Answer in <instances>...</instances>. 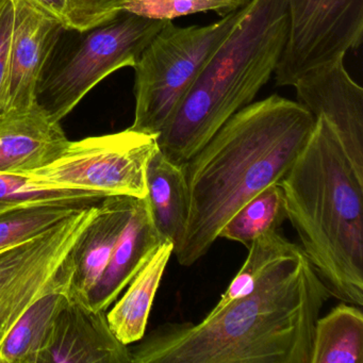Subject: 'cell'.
Segmentation results:
<instances>
[{"label": "cell", "mask_w": 363, "mask_h": 363, "mask_svg": "<svg viewBox=\"0 0 363 363\" xmlns=\"http://www.w3.org/2000/svg\"><path fill=\"white\" fill-rule=\"evenodd\" d=\"M301 246L274 261L254 290L199 324L165 323L131 348V363H310L330 297Z\"/></svg>", "instance_id": "1"}, {"label": "cell", "mask_w": 363, "mask_h": 363, "mask_svg": "<svg viewBox=\"0 0 363 363\" xmlns=\"http://www.w3.org/2000/svg\"><path fill=\"white\" fill-rule=\"evenodd\" d=\"M315 121L298 101L272 95L233 114L182 165L190 211L184 239L173 252L180 265L191 267L203 258L247 201L281 182Z\"/></svg>", "instance_id": "2"}, {"label": "cell", "mask_w": 363, "mask_h": 363, "mask_svg": "<svg viewBox=\"0 0 363 363\" xmlns=\"http://www.w3.org/2000/svg\"><path fill=\"white\" fill-rule=\"evenodd\" d=\"M286 218L331 296L363 305V179L323 116L279 182Z\"/></svg>", "instance_id": "3"}, {"label": "cell", "mask_w": 363, "mask_h": 363, "mask_svg": "<svg viewBox=\"0 0 363 363\" xmlns=\"http://www.w3.org/2000/svg\"><path fill=\"white\" fill-rule=\"evenodd\" d=\"M288 33V0H250L158 135L165 158L184 165L252 103L275 74Z\"/></svg>", "instance_id": "4"}, {"label": "cell", "mask_w": 363, "mask_h": 363, "mask_svg": "<svg viewBox=\"0 0 363 363\" xmlns=\"http://www.w3.org/2000/svg\"><path fill=\"white\" fill-rule=\"evenodd\" d=\"M167 23L121 11L86 30L65 29L44 67L38 105L61 122L108 76L135 67Z\"/></svg>", "instance_id": "5"}, {"label": "cell", "mask_w": 363, "mask_h": 363, "mask_svg": "<svg viewBox=\"0 0 363 363\" xmlns=\"http://www.w3.org/2000/svg\"><path fill=\"white\" fill-rule=\"evenodd\" d=\"M244 7L206 26L167 22L135 65V120L130 128L160 135L216 48L228 37Z\"/></svg>", "instance_id": "6"}, {"label": "cell", "mask_w": 363, "mask_h": 363, "mask_svg": "<svg viewBox=\"0 0 363 363\" xmlns=\"http://www.w3.org/2000/svg\"><path fill=\"white\" fill-rule=\"evenodd\" d=\"M158 150V135L129 127L120 133L69 141L52 162L25 174L67 190L144 199L147 196L146 169Z\"/></svg>", "instance_id": "7"}, {"label": "cell", "mask_w": 363, "mask_h": 363, "mask_svg": "<svg viewBox=\"0 0 363 363\" xmlns=\"http://www.w3.org/2000/svg\"><path fill=\"white\" fill-rule=\"evenodd\" d=\"M101 201L0 250V344L40 296L73 274L72 250L96 216Z\"/></svg>", "instance_id": "8"}, {"label": "cell", "mask_w": 363, "mask_h": 363, "mask_svg": "<svg viewBox=\"0 0 363 363\" xmlns=\"http://www.w3.org/2000/svg\"><path fill=\"white\" fill-rule=\"evenodd\" d=\"M289 33L276 84L293 86L362 43L363 0H288Z\"/></svg>", "instance_id": "9"}, {"label": "cell", "mask_w": 363, "mask_h": 363, "mask_svg": "<svg viewBox=\"0 0 363 363\" xmlns=\"http://www.w3.org/2000/svg\"><path fill=\"white\" fill-rule=\"evenodd\" d=\"M339 57L294 84L297 101L333 127L354 171L363 179V89Z\"/></svg>", "instance_id": "10"}, {"label": "cell", "mask_w": 363, "mask_h": 363, "mask_svg": "<svg viewBox=\"0 0 363 363\" xmlns=\"http://www.w3.org/2000/svg\"><path fill=\"white\" fill-rule=\"evenodd\" d=\"M16 6L7 79L4 94V116L37 105V90L44 67L65 27L26 0Z\"/></svg>", "instance_id": "11"}, {"label": "cell", "mask_w": 363, "mask_h": 363, "mask_svg": "<svg viewBox=\"0 0 363 363\" xmlns=\"http://www.w3.org/2000/svg\"><path fill=\"white\" fill-rule=\"evenodd\" d=\"M37 363H131L130 348L116 337L106 312L71 292Z\"/></svg>", "instance_id": "12"}, {"label": "cell", "mask_w": 363, "mask_h": 363, "mask_svg": "<svg viewBox=\"0 0 363 363\" xmlns=\"http://www.w3.org/2000/svg\"><path fill=\"white\" fill-rule=\"evenodd\" d=\"M69 140L61 122L39 105L0 118V172L22 174L60 156Z\"/></svg>", "instance_id": "13"}, {"label": "cell", "mask_w": 363, "mask_h": 363, "mask_svg": "<svg viewBox=\"0 0 363 363\" xmlns=\"http://www.w3.org/2000/svg\"><path fill=\"white\" fill-rule=\"evenodd\" d=\"M163 241L147 197L133 199L128 222L103 276L89 295V305L99 311H107Z\"/></svg>", "instance_id": "14"}, {"label": "cell", "mask_w": 363, "mask_h": 363, "mask_svg": "<svg viewBox=\"0 0 363 363\" xmlns=\"http://www.w3.org/2000/svg\"><path fill=\"white\" fill-rule=\"evenodd\" d=\"M133 197L107 196L71 252V292L88 303L103 276L133 208Z\"/></svg>", "instance_id": "15"}, {"label": "cell", "mask_w": 363, "mask_h": 363, "mask_svg": "<svg viewBox=\"0 0 363 363\" xmlns=\"http://www.w3.org/2000/svg\"><path fill=\"white\" fill-rule=\"evenodd\" d=\"M173 252L169 240L161 242L107 314L110 328L125 345L141 341L145 335L152 303Z\"/></svg>", "instance_id": "16"}, {"label": "cell", "mask_w": 363, "mask_h": 363, "mask_svg": "<svg viewBox=\"0 0 363 363\" xmlns=\"http://www.w3.org/2000/svg\"><path fill=\"white\" fill-rule=\"evenodd\" d=\"M147 199L155 225L161 237L179 247L188 223L190 195L182 165L163 156L160 150L150 159L146 169Z\"/></svg>", "instance_id": "17"}, {"label": "cell", "mask_w": 363, "mask_h": 363, "mask_svg": "<svg viewBox=\"0 0 363 363\" xmlns=\"http://www.w3.org/2000/svg\"><path fill=\"white\" fill-rule=\"evenodd\" d=\"M73 274L40 296L0 344V363H37L55 320L71 293Z\"/></svg>", "instance_id": "18"}, {"label": "cell", "mask_w": 363, "mask_h": 363, "mask_svg": "<svg viewBox=\"0 0 363 363\" xmlns=\"http://www.w3.org/2000/svg\"><path fill=\"white\" fill-rule=\"evenodd\" d=\"M310 363H363V313L360 306L343 301L318 318Z\"/></svg>", "instance_id": "19"}, {"label": "cell", "mask_w": 363, "mask_h": 363, "mask_svg": "<svg viewBox=\"0 0 363 363\" xmlns=\"http://www.w3.org/2000/svg\"><path fill=\"white\" fill-rule=\"evenodd\" d=\"M99 201L55 199L28 203L0 213V250L35 237Z\"/></svg>", "instance_id": "20"}, {"label": "cell", "mask_w": 363, "mask_h": 363, "mask_svg": "<svg viewBox=\"0 0 363 363\" xmlns=\"http://www.w3.org/2000/svg\"><path fill=\"white\" fill-rule=\"evenodd\" d=\"M286 220L284 191L279 184H272L247 201L223 227L218 238L248 248L260 235L279 230Z\"/></svg>", "instance_id": "21"}, {"label": "cell", "mask_w": 363, "mask_h": 363, "mask_svg": "<svg viewBox=\"0 0 363 363\" xmlns=\"http://www.w3.org/2000/svg\"><path fill=\"white\" fill-rule=\"evenodd\" d=\"M296 244L280 235L279 230L260 235L250 244V252L239 273L212 310L222 309L235 299L250 294L263 272L280 257L290 252Z\"/></svg>", "instance_id": "22"}, {"label": "cell", "mask_w": 363, "mask_h": 363, "mask_svg": "<svg viewBox=\"0 0 363 363\" xmlns=\"http://www.w3.org/2000/svg\"><path fill=\"white\" fill-rule=\"evenodd\" d=\"M105 199L99 193L67 190L56 184L39 182L29 174L0 172V213L21 206L55 199H88L99 201Z\"/></svg>", "instance_id": "23"}, {"label": "cell", "mask_w": 363, "mask_h": 363, "mask_svg": "<svg viewBox=\"0 0 363 363\" xmlns=\"http://www.w3.org/2000/svg\"><path fill=\"white\" fill-rule=\"evenodd\" d=\"M250 0H125L121 11L157 21H171L214 12L225 16L245 7Z\"/></svg>", "instance_id": "24"}, {"label": "cell", "mask_w": 363, "mask_h": 363, "mask_svg": "<svg viewBox=\"0 0 363 363\" xmlns=\"http://www.w3.org/2000/svg\"><path fill=\"white\" fill-rule=\"evenodd\" d=\"M14 18L16 6L13 0H0V118L4 116V94L7 79Z\"/></svg>", "instance_id": "25"}, {"label": "cell", "mask_w": 363, "mask_h": 363, "mask_svg": "<svg viewBox=\"0 0 363 363\" xmlns=\"http://www.w3.org/2000/svg\"><path fill=\"white\" fill-rule=\"evenodd\" d=\"M26 1L46 16L60 22L67 29V9H69L67 0H26Z\"/></svg>", "instance_id": "26"}]
</instances>
